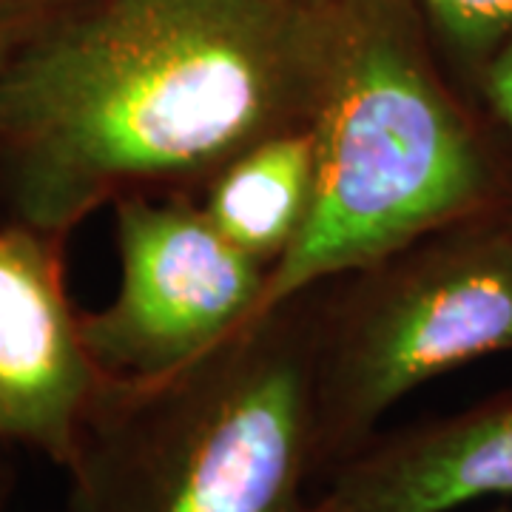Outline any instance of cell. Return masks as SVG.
I'll list each match as a JSON object with an SVG mask.
<instances>
[{"label": "cell", "instance_id": "1", "mask_svg": "<svg viewBox=\"0 0 512 512\" xmlns=\"http://www.w3.org/2000/svg\"><path fill=\"white\" fill-rule=\"evenodd\" d=\"M325 0H77L0 66L6 220L69 237L148 188L208 183L305 126L322 92Z\"/></svg>", "mask_w": 512, "mask_h": 512}, {"label": "cell", "instance_id": "2", "mask_svg": "<svg viewBox=\"0 0 512 512\" xmlns=\"http://www.w3.org/2000/svg\"><path fill=\"white\" fill-rule=\"evenodd\" d=\"M316 200L262 311L512 205V157L458 92L410 0H325Z\"/></svg>", "mask_w": 512, "mask_h": 512}, {"label": "cell", "instance_id": "3", "mask_svg": "<svg viewBox=\"0 0 512 512\" xmlns=\"http://www.w3.org/2000/svg\"><path fill=\"white\" fill-rule=\"evenodd\" d=\"M316 291L171 373H103L63 512H325L311 490Z\"/></svg>", "mask_w": 512, "mask_h": 512}, {"label": "cell", "instance_id": "4", "mask_svg": "<svg viewBox=\"0 0 512 512\" xmlns=\"http://www.w3.org/2000/svg\"><path fill=\"white\" fill-rule=\"evenodd\" d=\"M512 350L510 208L456 222L316 291L319 481L421 384Z\"/></svg>", "mask_w": 512, "mask_h": 512}, {"label": "cell", "instance_id": "5", "mask_svg": "<svg viewBox=\"0 0 512 512\" xmlns=\"http://www.w3.org/2000/svg\"><path fill=\"white\" fill-rule=\"evenodd\" d=\"M120 285L83 313V342L100 373L151 379L205 356L262 311L271 268L242 254L183 194L114 202Z\"/></svg>", "mask_w": 512, "mask_h": 512}, {"label": "cell", "instance_id": "6", "mask_svg": "<svg viewBox=\"0 0 512 512\" xmlns=\"http://www.w3.org/2000/svg\"><path fill=\"white\" fill-rule=\"evenodd\" d=\"M66 239L0 225V441L23 444L66 470L100 367L66 293Z\"/></svg>", "mask_w": 512, "mask_h": 512}, {"label": "cell", "instance_id": "7", "mask_svg": "<svg viewBox=\"0 0 512 512\" xmlns=\"http://www.w3.org/2000/svg\"><path fill=\"white\" fill-rule=\"evenodd\" d=\"M512 495V390L444 419L384 433L339 464L328 512H453Z\"/></svg>", "mask_w": 512, "mask_h": 512}, {"label": "cell", "instance_id": "8", "mask_svg": "<svg viewBox=\"0 0 512 512\" xmlns=\"http://www.w3.org/2000/svg\"><path fill=\"white\" fill-rule=\"evenodd\" d=\"M313 200L316 140L305 123L239 151L205 183L200 208L231 245L274 271L302 237Z\"/></svg>", "mask_w": 512, "mask_h": 512}, {"label": "cell", "instance_id": "9", "mask_svg": "<svg viewBox=\"0 0 512 512\" xmlns=\"http://www.w3.org/2000/svg\"><path fill=\"white\" fill-rule=\"evenodd\" d=\"M456 89L476 106L484 69L512 40V0H410Z\"/></svg>", "mask_w": 512, "mask_h": 512}, {"label": "cell", "instance_id": "10", "mask_svg": "<svg viewBox=\"0 0 512 512\" xmlns=\"http://www.w3.org/2000/svg\"><path fill=\"white\" fill-rule=\"evenodd\" d=\"M476 109L512 146V40L490 60L476 89Z\"/></svg>", "mask_w": 512, "mask_h": 512}, {"label": "cell", "instance_id": "11", "mask_svg": "<svg viewBox=\"0 0 512 512\" xmlns=\"http://www.w3.org/2000/svg\"><path fill=\"white\" fill-rule=\"evenodd\" d=\"M55 12V6L35 3V0H0V66Z\"/></svg>", "mask_w": 512, "mask_h": 512}, {"label": "cell", "instance_id": "12", "mask_svg": "<svg viewBox=\"0 0 512 512\" xmlns=\"http://www.w3.org/2000/svg\"><path fill=\"white\" fill-rule=\"evenodd\" d=\"M35 3H46V6H55V9H63L69 3H77V0H35Z\"/></svg>", "mask_w": 512, "mask_h": 512}, {"label": "cell", "instance_id": "13", "mask_svg": "<svg viewBox=\"0 0 512 512\" xmlns=\"http://www.w3.org/2000/svg\"><path fill=\"white\" fill-rule=\"evenodd\" d=\"M302 3H319V0H302Z\"/></svg>", "mask_w": 512, "mask_h": 512}, {"label": "cell", "instance_id": "14", "mask_svg": "<svg viewBox=\"0 0 512 512\" xmlns=\"http://www.w3.org/2000/svg\"><path fill=\"white\" fill-rule=\"evenodd\" d=\"M495 512H512V507H507V510H495Z\"/></svg>", "mask_w": 512, "mask_h": 512}, {"label": "cell", "instance_id": "15", "mask_svg": "<svg viewBox=\"0 0 512 512\" xmlns=\"http://www.w3.org/2000/svg\"><path fill=\"white\" fill-rule=\"evenodd\" d=\"M510 222H512V205H510Z\"/></svg>", "mask_w": 512, "mask_h": 512}, {"label": "cell", "instance_id": "16", "mask_svg": "<svg viewBox=\"0 0 512 512\" xmlns=\"http://www.w3.org/2000/svg\"><path fill=\"white\" fill-rule=\"evenodd\" d=\"M319 501H322V498H319ZM322 507H325V504H322ZM325 512H328V510H325Z\"/></svg>", "mask_w": 512, "mask_h": 512}]
</instances>
